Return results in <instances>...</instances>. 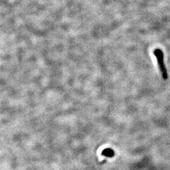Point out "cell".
I'll use <instances>...</instances> for the list:
<instances>
[{"instance_id": "1", "label": "cell", "mask_w": 170, "mask_h": 170, "mask_svg": "<svg viewBox=\"0 0 170 170\" xmlns=\"http://www.w3.org/2000/svg\"><path fill=\"white\" fill-rule=\"evenodd\" d=\"M154 54L157 59V61L158 63V65H159V70L161 74H162L163 79H168V72H167L166 66L165 65V62H164V54L163 51H161L160 49H156L154 51Z\"/></svg>"}, {"instance_id": "2", "label": "cell", "mask_w": 170, "mask_h": 170, "mask_svg": "<svg viewBox=\"0 0 170 170\" xmlns=\"http://www.w3.org/2000/svg\"><path fill=\"white\" fill-rule=\"evenodd\" d=\"M102 155L109 158L113 157L114 156V152L113 150H112L111 149H105V150L102 152Z\"/></svg>"}]
</instances>
